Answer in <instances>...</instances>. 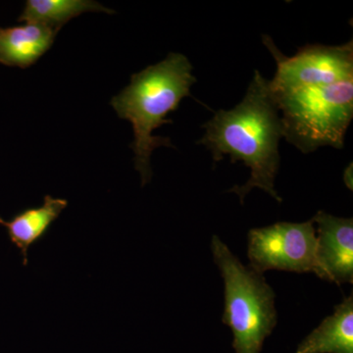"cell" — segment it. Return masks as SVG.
I'll return each instance as SVG.
<instances>
[{"label": "cell", "mask_w": 353, "mask_h": 353, "mask_svg": "<svg viewBox=\"0 0 353 353\" xmlns=\"http://www.w3.org/2000/svg\"><path fill=\"white\" fill-rule=\"evenodd\" d=\"M67 205L65 199L46 196L39 208L26 209L8 222L4 221L9 239L22 252L24 265L28 263L29 248L43 239Z\"/></svg>", "instance_id": "cell-10"}, {"label": "cell", "mask_w": 353, "mask_h": 353, "mask_svg": "<svg viewBox=\"0 0 353 353\" xmlns=\"http://www.w3.org/2000/svg\"><path fill=\"white\" fill-rule=\"evenodd\" d=\"M316 230L314 274L341 285L353 283V219L318 211L311 219Z\"/></svg>", "instance_id": "cell-7"}, {"label": "cell", "mask_w": 353, "mask_h": 353, "mask_svg": "<svg viewBox=\"0 0 353 353\" xmlns=\"http://www.w3.org/2000/svg\"><path fill=\"white\" fill-rule=\"evenodd\" d=\"M262 39L277 63L273 80L268 81L271 94L353 80L352 41L338 46L308 44L294 57H287L270 37Z\"/></svg>", "instance_id": "cell-5"}, {"label": "cell", "mask_w": 353, "mask_h": 353, "mask_svg": "<svg viewBox=\"0 0 353 353\" xmlns=\"http://www.w3.org/2000/svg\"><path fill=\"white\" fill-rule=\"evenodd\" d=\"M196 82L190 60L173 52L163 61L134 74L130 85L111 101L121 119L132 123L134 139L131 148L143 185L152 176L153 150L159 146H173L170 139L152 136V132L172 123L166 116L176 111L185 97H192L190 88Z\"/></svg>", "instance_id": "cell-2"}, {"label": "cell", "mask_w": 353, "mask_h": 353, "mask_svg": "<svg viewBox=\"0 0 353 353\" xmlns=\"http://www.w3.org/2000/svg\"><path fill=\"white\" fill-rule=\"evenodd\" d=\"M316 245L312 220L254 228L248 234L250 267L261 275L269 270L314 273Z\"/></svg>", "instance_id": "cell-6"}, {"label": "cell", "mask_w": 353, "mask_h": 353, "mask_svg": "<svg viewBox=\"0 0 353 353\" xmlns=\"http://www.w3.org/2000/svg\"><path fill=\"white\" fill-rule=\"evenodd\" d=\"M271 94L282 113L283 138L297 150L307 154L322 146L343 148L353 117V80Z\"/></svg>", "instance_id": "cell-4"}, {"label": "cell", "mask_w": 353, "mask_h": 353, "mask_svg": "<svg viewBox=\"0 0 353 353\" xmlns=\"http://www.w3.org/2000/svg\"><path fill=\"white\" fill-rule=\"evenodd\" d=\"M85 12L113 11L90 0H28L19 21L48 26L58 31L69 20Z\"/></svg>", "instance_id": "cell-11"}, {"label": "cell", "mask_w": 353, "mask_h": 353, "mask_svg": "<svg viewBox=\"0 0 353 353\" xmlns=\"http://www.w3.org/2000/svg\"><path fill=\"white\" fill-rule=\"evenodd\" d=\"M202 128L205 134L197 143L212 153L215 163L229 155L232 163L243 162L252 171L245 185H234L229 190L240 197L241 204L253 189L264 190L276 201H283L275 190L280 169L282 121L268 80L259 71L254 72L240 104L231 110L217 111Z\"/></svg>", "instance_id": "cell-1"}, {"label": "cell", "mask_w": 353, "mask_h": 353, "mask_svg": "<svg viewBox=\"0 0 353 353\" xmlns=\"http://www.w3.org/2000/svg\"><path fill=\"white\" fill-rule=\"evenodd\" d=\"M345 182L347 183L348 189L352 190V164L348 166L345 172Z\"/></svg>", "instance_id": "cell-12"}, {"label": "cell", "mask_w": 353, "mask_h": 353, "mask_svg": "<svg viewBox=\"0 0 353 353\" xmlns=\"http://www.w3.org/2000/svg\"><path fill=\"white\" fill-rule=\"evenodd\" d=\"M4 221L0 218V224L3 225Z\"/></svg>", "instance_id": "cell-13"}, {"label": "cell", "mask_w": 353, "mask_h": 353, "mask_svg": "<svg viewBox=\"0 0 353 353\" xmlns=\"http://www.w3.org/2000/svg\"><path fill=\"white\" fill-rule=\"evenodd\" d=\"M296 353H353V296L334 306V314L301 343Z\"/></svg>", "instance_id": "cell-9"}, {"label": "cell", "mask_w": 353, "mask_h": 353, "mask_svg": "<svg viewBox=\"0 0 353 353\" xmlns=\"http://www.w3.org/2000/svg\"><path fill=\"white\" fill-rule=\"evenodd\" d=\"M57 32L38 23L0 29V63L28 68L50 50Z\"/></svg>", "instance_id": "cell-8"}, {"label": "cell", "mask_w": 353, "mask_h": 353, "mask_svg": "<svg viewBox=\"0 0 353 353\" xmlns=\"http://www.w3.org/2000/svg\"><path fill=\"white\" fill-rule=\"evenodd\" d=\"M211 250L224 281L223 324L234 334L236 353H260L277 326L276 294L263 275L245 266L219 236H212Z\"/></svg>", "instance_id": "cell-3"}]
</instances>
